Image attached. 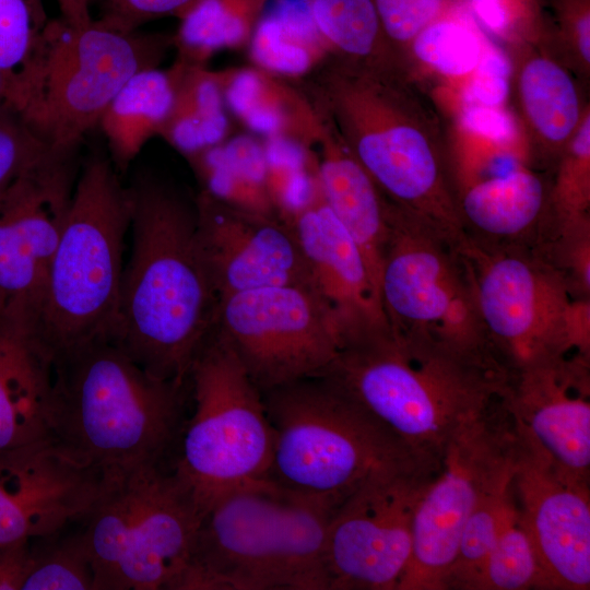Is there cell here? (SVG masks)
<instances>
[{
    "instance_id": "cell-1",
    "label": "cell",
    "mask_w": 590,
    "mask_h": 590,
    "mask_svg": "<svg viewBox=\"0 0 590 590\" xmlns=\"http://www.w3.org/2000/svg\"><path fill=\"white\" fill-rule=\"evenodd\" d=\"M315 95L316 109L388 202L455 240L467 237L439 113L401 63L339 58Z\"/></svg>"
},
{
    "instance_id": "cell-2",
    "label": "cell",
    "mask_w": 590,
    "mask_h": 590,
    "mask_svg": "<svg viewBox=\"0 0 590 590\" xmlns=\"http://www.w3.org/2000/svg\"><path fill=\"white\" fill-rule=\"evenodd\" d=\"M319 377L413 453L440 462L463 428L506 405L512 371L494 354L458 351L385 326L344 342Z\"/></svg>"
},
{
    "instance_id": "cell-3",
    "label": "cell",
    "mask_w": 590,
    "mask_h": 590,
    "mask_svg": "<svg viewBox=\"0 0 590 590\" xmlns=\"http://www.w3.org/2000/svg\"><path fill=\"white\" fill-rule=\"evenodd\" d=\"M128 188L131 253L108 338L151 375L185 385L219 305L197 244L194 205L153 177Z\"/></svg>"
},
{
    "instance_id": "cell-4",
    "label": "cell",
    "mask_w": 590,
    "mask_h": 590,
    "mask_svg": "<svg viewBox=\"0 0 590 590\" xmlns=\"http://www.w3.org/2000/svg\"><path fill=\"white\" fill-rule=\"evenodd\" d=\"M190 406L189 384L161 379L99 337L52 358L48 437L102 471L169 462Z\"/></svg>"
},
{
    "instance_id": "cell-5",
    "label": "cell",
    "mask_w": 590,
    "mask_h": 590,
    "mask_svg": "<svg viewBox=\"0 0 590 590\" xmlns=\"http://www.w3.org/2000/svg\"><path fill=\"white\" fill-rule=\"evenodd\" d=\"M333 510L269 480L227 494L203 516L178 590H328Z\"/></svg>"
},
{
    "instance_id": "cell-6",
    "label": "cell",
    "mask_w": 590,
    "mask_h": 590,
    "mask_svg": "<svg viewBox=\"0 0 590 590\" xmlns=\"http://www.w3.org/2000/svg\"><path fill=\"white\" fill-rule=\"evenodd\" d=\"M261 393L274 430L267 480L333 509L370 482L441 465L413 453L324 377Z\"/></svg>"
},
{
    "instance_id": "cell-7",
    "label": "cell",
    "mask_w": 590,
    "mask_h": 590,
    "mask_svg": "<svg viewBox=\"0 0 590 590\" xmlns=\"http://www.w3.org/2000/svg\"><path fill=\"white\" fill-rule=\"evenodd\" d=\"M129 188L104 156L79 173L42 298L30 331L52 359L109 337L118 307L130 231Z\"/></svg>"
},
{
    "instance_id": "cell-8",
    "label": "cell",
    "mask_w": 590,
    "mask_h": 590,
    "mask_svg": "<svg viewBox=\"0 0 590 590\" xmlns=\"http://www.w3.org/2000/svg\"><path fill=\"white\" fill-rule=\"evenodd\" d=\"M203 516L169 462L104 470L79 522L94 590H178Z\"/></svg>"
},
{
    "instance_id": "cell-9",
    "label": "cell",
    "mask_w": 590,
    "mask_h": 590,
    "mask_svg": "<svg viewBox=\"0 0 590 590\" xmlns=\"http://www.w3.org/2000/svg\"><path fill=\"white\" fill-rule=\"evenodd\" d=\"M172 38L101 19L50 20L14 108L52 153H75L111 98L137 72L158 67Z\"/></svg>"
},
{
    "instance_id": "cell-10",
    "label": "cell",
    "mask_w": 590,
    "mask_h": 590,
    "mask_svg": "<svg viewBox=\"0 0 590 590\" xmlns=\"http://www.w3.org/2000/svg\"><path fill=\"white\" fill-rule=\"evenodd\" d=\"M190 406L173 468L205 512L217 500L268 479L274 430L261 391L213 324L191 363Z\"/></svg>"
},
{
    "instance_id": "cell-11",
    "label": "cell",
    "mask_w": 590,
    "mask_h": 590,
    "mask_svg": "<svg viewBox=\"0 0 590 590\" xmlns=\"http://www.w3.org/2000/svg\"><path fill=\"white\" fill-rule=\"evenodd\" d=\"M487 338L514 371L570 352L590 353V302L532 246L461 244Z\"/></svg>"
},
{
    "instance_id": "cell-12",
    "label": "cell",
    "mask_w": 590,
    "mask_h": 590,
    "mask_svg": "<svg viewBox=\"0 0 590 590\" xmlns=\"http://www.w3.org/2000/svg\"><path fill=\"white\" fill-rule=\"evenodd\" d=\"M387 223L378 291L389 329L462 352L497 355L480 316L462 241L390 202Z\"/></svg>"
},
{
    "instance_id": "cell-13",
    "label": "cell",
    "mask_w": 590,
    "mask_h": 590,
    "mask_svg": "<svg viewBox=\"0 0 590 590\" xmlns=\"http://www.w3.org/2000/svg\"><path fill=\"white\" fill-rule=\"evenodd\" d=\"M516 453L507 404L450 441L416 503L412 555L399 590H446L468 519L488 486L514 465Z\"/></svg>"
},
{
    "instance_id": "cell-14",
    "label": "cell",
    "mask_w": 590,
    "mask_h": 590,
    "mask_svg": "<svg viewBox=\"0 0 590 590\" xmlns=\"http://www.w3.org/2000/svg\"><path fill=\"white\" fill-rule=\"evenodd\" d=\"M214 326L264 392L319 376L341 346L335 317L314 286L275 285L219 300Z\"/></svg>"
},
{
    "instance_id": "cell-15",
    "label": "cell",
    "mask_w": 590,
    "mask_h": 590,
    "mask_svg": "<svg viewBox=\"0 0 590 590\" xmlns=\"http://www.w3.org/2000/svg\"><path fill=\"white\" fill-rule=\"evenodd\" d=\"M438 470L370 482L333 510L324 543L328 590H399L412 555L414 509Z\"/></svg>"
},
{
    "instance_id": "cell-16",
    "label": "cell",
    "mask_w": 590,
    "mask_h": 590,
    "mask_svg": "<svg viewBox=\"0 0 590 590\" xmlns=\"http://www.w3.org/2000/svg\"><path fill=\"white\" fill-rule=\"evenodd\" d=\"M74 156L47 152L0 203V315L28 327L71 202Z\"/></svg>"
},
{
    "instance_id": "cell-17",
    "label": "cell",
    "mask_w": 590,
    "mask_h": 590,
    "mask_svg": "<svg viewBox=\"0 0 590 590\" xmlns=\"http://www.w3.org/2000/svg\"><path fill=\"white\" fill-rule=\"evenodd\" d=\"M194 211L197 244L219 300L266 286L315 287L299 243L281 217L234 208L204 191Z\"/></svg>"
},
{
    "instance_id": "cell-18",
    "label": "cell",
    "mask_w": 590,
    "mask_h": 590,
    "mask_svg": "<svg viewBox=\"0 0 590 590\" xmlns=\"http://www.w3.org/2000/svg\"><path fill=\"white\" fill-rule=\"evenodd\" d=\"M507 405L526 441L563 475L589 486V353L570 352L514 370Z\"/></svg>"
},
{
    "instance_id": "cell-19",
    "label": "cell",
    "mask_w": 590,
    "mask_h": 590,
    "mask_svg": "<svg viewBox=\"0 0 590 590\" xmlns=\"http://www.w3.org/2000/svg\"><path fill=\"white\" fill-rule=\"evenodd\" d=\"M516 438L515 497L545 589L588 590L589 486L563 475L517 432Z\"/></svg>"
},
{
    "instance_id": "cell-20",
    "label": "cell",
    "mask_w": 590,
    "mask_h": 590,
    "mask_svg": "<svg viewBox=\"0 0 590 590\" xmlns=\"http://www.w3.org/2000/svg\"><path fill=\"white\" fill-rule=\"evenodd\" d=\"M103 476L49 437L0 452V545L33 541L80 522Z\"/></svg>"
},
{
    "instance_id": "cell-21",
    "label": "cell",
    "mask_w": 590,
    "mask_h": 590,
    "mask_svg": "<svg viewBox=\"0 0 590 590\" xmlns=\"http://www.w3.org/2000/svg\"><path fill=\"white\" fill-rule=\"evenodd\" d=\"M283 221L291 225L314 285L335 317L341 345L387 326L364 257L327 204L318 179L311 197Z\"/></svg>"
},
{
    "instance_id": "cell-22",
    "label": "cell",
    "mask_w": 590,
    "mask_h": 590,
    "mask_svg": "<svg viewBox=\"0 0 590 590\" xmlns=\"http://www.w3.org/2000/svg\"><path fill=\"white\" fill-rule=\"evenodd\" d=\"M314 143L320 149L315 170L322 196L359 248L378 291L388 201L319 113Z\"/></svg>"
},
{
    "instance_id": "cell-23",
    "label": "cell",
    "mask_w": 590,
    "mask_h": 590,
    "mask_svg": "<svg viewBox=\"0 0 590 590\" xmlns=\"http://www.w3.org/2000/svg\"><path fill=\"white\" fill-rule=\"evenodd\" d=\"M52 359L26 324L0 315V452L48 438Z\"/></svg>"
},
{
    "instance_id": "cell-24",
    "label": "cell",
    "mask_w": 590,
    "mask_h": 590,
    "mask_svg": "<svg viewBox=\"0 0 590 590\" xmlns=\"http://www.w3.org/2000/svg\"><path fill=\"white\" fill-rule=\"evenodd\" d=\"M455 199L469 237L519 245L533 229L539 235L548 202L543 180L524 164L460 184Z\"/></svg>"
},
{
    "instance_id": "cell-25",
    "label": "cell",
    "mask_w": 590,
    "mask_h": 590,
    "mask_svg": "<svg viewBox=\"0 0 590 590\" xmlns=\"http://www.w3.org/2000/svg\"><path fill=\"white\" fill-rule=\"evenodd\" d=\"M512 66L519 110L536 149L559 157L586 108L568 69L540 43H520Z\"/></svg>"
},
{
    "instance_id": "cell-26",
    "label": "cell",
    "mask_w": 590,
    "mask_h": 590,
    "mask_svg": "<svg viewBox=\"0 0 590 590\" xmlns=\"http://www.w3.org/2000/svg\"><path fill=\"white\" fill-rule=\"evenodd\" d=\"M180 69L177 60L166 70L137 72L104 109L97 127L117 170H125L152 138L160 137L175 102Z\"/></svg>"
},
{
    "instance_id": "cell-27",
    "label": "cell",
    "mask_w": 590,
    "mask_h": 590,
    "mask_svg": "<svg viewBox=\"0 0 590 590\" xmlns=\"http://www.w3.org/2000/svg\"><path fill=\"white\" fill-rule=\"evenodd\" d=\"M225 106L250 130L314 143L318 115L309 99L261 69L219 73Z\"/></svg>"
},
{
    "instance_id": "cell-28",
    "label": "cell",
    "mask_w": 590,
    "mask_h": 590,
    "mask_svg": "<svg viewBox=\"0 0 590 590\" xmlns=\"http://www.w3.org/2000/svg\"><path fill=\"white\" fill-rule=\"evenodd\" d=\"M177 60L175 102L160 137L189 158L224 142L229 122L219 73Z\"/></svg>"
},
{
    "instance_id": "cell-29",
    "label": "cell",
    "mask_w": 590,
    "mask_h": 590,
    "mask_svg": "<svg viewBox=\"0 0 590 590\" xmlns=\"http://www.w3.org/2000/svg\"><path fill=\"white\" fill-rule=\"evenodd\" d=\"M249 48L259 69L286 76L306 74L331 52L306 0H282L269 14H262Z\"/></svg>"
},
{
    "instance_id": "cell-30",
    "label": "cell",
    "mask_w": 590,
    "mask_h": 590,
    "mask_svg": "<svg viewBox=\"0 0 590 590\" xmlns=\"http://www.w3.org/2000/svg\"><path fill=\"white\" fill-rule=\"evenodd\" d=\"M269 0H198L172 38L179 60L204 66L220 49L249 42Z\"/></svg>"
},
{
    "instance_id": "cell-31",
    "label": "cell",
    "mask_w": 590,
    "mask_h": 590,
    "mask_svg": "<svg viewBox=\"0 0 590 590\" xmlns=\"http://www.w3.org/2000/svg\"><path fill=\"white\" fill-rule=\"evenodd\" d=\"M312 21L339 58L352 61L398 60L373 0H306Z\"/></svg>"
},
{
    "instance_id": "cell-32",
    "label": "cell",
    "mask_w": 590,
    "mask_h": 590,
    "mask_svg": "<svg viewBox=\"0 0 590 590\" xmlns=\"http://www.w3.org/2000/svg\"><path fill=\"white\" fill-rule=\"evenodd\" d=\"M545 589L541 567L522 522L514 483L497 536L472 590Z\"/></svg>"
},
{
    "instance_id": "cell-33",
    "label": "cell",
    "mask_w": 590,
    "mask_h": 590,
    "mask_svg": "<svg viewBox=\"0 0 590 590\" xmlns=\"http://www.w3.org/2000/svg\"><path fill=\"white\" fill-rule=\"evenodd\" d=\"M515 471L516 461L488 486L468 519L446 582V590L473 589L480 569L497 536L512 489Z\"/></svg>"
},
{
    "instance_id": "cell-34",
    "label": "cell",
    "mask_w": 590,
    "mask_h": 590,
    "mask_svg": "<svg viewBox=\"0 0 590 590\" xmlns=\"http://www.w3.org/2000/svg\"><path fill=\"white\" fill-rule=\"evenodd\" d=\"M49 21L44 0H0V74L9 83L13 108Z\"/></svg>"
},
{
    "instance_id": "cell-35",
    "label": "cell",
    "mask_w": 590,
    "mask_h": 590,
    "mask_svg": "<svg viewBox=\"0 0 590 590\" xmlns=\"http://www.w3.org/2000/svg\"><path fill=\"white\" fill-rule=\"evenodd\" d=\"M484 44L463 22L439 17L416 35L404 54L434 73L459 80L473 72Z\"/></svg>"
},
{
    "instance_id": "cell-36",
    "label": "cell",
    "mask_w": 590,
    "mask_h": 590,
    "mask_svg": "<svg viewBox=\"0 0 590 590\" xmlns=\"http://www.w3.org/2000/svg\"><path fill=\"white\" fill-rule=\"evenodd\" d=\"M266 187L279 217L285 220L312 194L317 177L308 145L286 137L267 138Z\"/></svg>"
},
{
    "instance_id": "cell-37",
    "label": "cell",
    "mask_w": 590,
    "mask_h": 590,
    "mask_svg": "<svg viewBox=\"0 0 590 590\" xmlns=\"http://www.w3.org/2000/svg\"><path fill=\"white\" fill-rule=\"evenodd\" d=\"M546 224L562 225L590 219V110L587 105L573 138L559 156L548 196Z\"/></svg>"
},
{
    "instance_id": "cell-38",
    "label": "cell",
    "mask_w": 590,
    "mask_h": 590,
    "mask_svg": "<svg viewBox=\"0 0 590 590\" xmlns=\"http://www.w3.org/2000/svg\"><path fill=\"white\" fill-rule=\"evenodd\" d=\"M58 533L32 546L22 590H94V571L80 530L57 539Z\"/></svg>"
},
{
    "instance_id": "cell-39",
    "label": "cell",
    "mask_w": 590,
    "mask_h": 590,
    "mask_svg": "<svg viewBox=\"0 0 590 590\" xmlns=\"http://www.w3.org/2000/svg\"><path fill=\"white\" fill-rule=\"evenodd\" d=\"M47 152L50 151L20 114L10 105L0 103V203L14 181Z\"/></svg>"
},
{
    "instance_id": "cell-40",
    "label": "cell",
    "mask_w": 590,
    "mask_h": 590,
    "mask_svg": "<svg viewBox=\"0 0 590 590\" xmlns=\"http://www.w3.org/2000/svg\"><path fill=\"white\" fill-rule=\"evenodd\" d=\"M385 37L401 59L411 42L440 17L446 0H373Z\"/></svg>"
},
{
    "instance_id": "cell-41",
    "label": "cell",
    "mask_w": 590,
    "mask_h": 590,
    "mask_svg": "<svg viewBox=\"0 0 590 590\" xmlns=\"http://www.w3.org/2000/svg\"><path fill=\"white\" fill-rule=\"evenodd\" d=\"M511 83L512 63L509 57L485 40L481 59L463 86V104L505 107Z\"/></svg>"
},
{
    "instance_id": "cell-42",
    "label": "cell",
    "mask_w": 590,
    "mask_h": 590,
    "mask_svg": "<svg viewBox=\"0 0 590 590\" xmlns=\"http://www.w3.org/2000/svg\"><path fill=\"white\" fill-rule=\"evenodd\" d=\"M92 1V0H91ZM98 19L122 31H138L165 16L180 19L198 0H94Z\"/></svg>"
},
{
    "instance_id": "cell-43",
    "label": "cell",
    "mask_w": 590,
    "mask_h": 590,
    "mask_svg": "<svg viewBox=\"0 0 590 590\" xmlns=\"http://www.w3.org/2000/svg\"><path fill=\"white\" fill-rule=\"evenodd\" d=\"M460 127L465 133L495 144L511 148L517 141L516 121L505 107L464 104Z\"/></svg>"
},
{
    "instance_id": "cell-44",
    "label": "cell",
    "mask_w": 590,
    "mask_h": 590,
    "mask_svg": "<svg viewBox=\"0 0 590 590\" xmlns=\"http://www.w3.org/2000/svg\"><path fill=\"white\" fill-rule=\"evenodd\" d=\"M31 542L0 545V590H22L32 562Z\"/></svg>"
},
{
    "instance_id": "cell-45",
    "label": "cell",
    "mask_w": 590,
    "mask_h": 590,
    "mask_svg": "<svg viewBox=\"0 0 590 590\" xmlns=\"http://www.w3.org/2000/svg\"><path fill=\"white\" fill-rule=\"evenodd\" d=\"M60 16L70 21H84L90 17L91 0H56Z\"/></svg>"
},
{
    "instance_id": "cell-46",
    "label": "cell",
    "mask_w": 590,
    "mask_h": 590,
    "mask_svg": "<svg viewBox=\"0 0 590 590\" xmlns=\"http://www.w3.org/2000/svg\"><path fill=\"white\" fill-rule=\"evenodd\" d=\"M11 91L7 80L0 74V103L10 105Z\"/></svg>"
}]
</instances>
